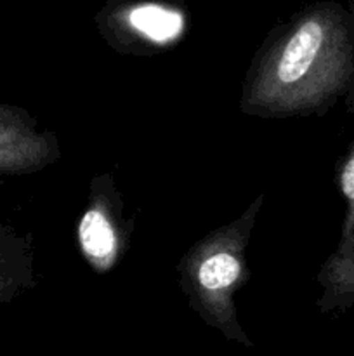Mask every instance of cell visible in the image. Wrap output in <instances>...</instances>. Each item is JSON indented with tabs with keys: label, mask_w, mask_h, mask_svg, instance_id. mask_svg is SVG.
<instances>
[{
	"label": "cell",
	"mask_w": 354,
	"mask_h": 356,
	"mask_svg": "<svg viewBox=\"0 0 354 356\" xmlns=\"http://www.w3.org/2000/svg\"><path fill=\"white\" fill-rule=\"evenodd\" d=\"M354 80V30L337 6L298 17L253 66L242 110L262 118L321 115Z\"/></svg>",
	"instance_id": "cell-1"
},
{
	"label": "cell",
	"mask_w": 354,
	"mask_h": 356,
	"mask_svg": "<svg viewBox=\"0 0 354 356\" xmlns=\"http://www.w3.org/2000/svg\"><path fill=\"white\" fill-rule=\"evenodd\" d=\"M260 207L262 195L236 221L194 243L179 264L180 287L191 308L208 325L243 346H252V343L239 327L233 298L248 280L246 243Z\"/></svg>",
	"instance_id": "cell-2"
},
{
	"label": "cell",
	"mask_w": 354,
	"mask_h": 356,
	"mask_svg": "<svg viewBox=\"0 0 354 356\" xmlns=\"http://www.w3.org/2000/svg\"><path fill=\"white\" fill-rule=\"evenodd\" d=\"M339 183L346 214L335 252L330 254L318 275L323 287L318 301L321 313L347 312L354 306V143L340 167Z\"/></svg>",
	"instance_id": "cell-3"
},
{
	"label": "cell",
	"mask_w": 354,
	"mask_h": 356,
	"mask_svg": "<svg viewBox=\"0 0 354 356\" xmlns=\"http://www.w3.org/2000/svg\"><path fill=\"white\" fill-rule=\"evenodd\" d=\"M121 209L108 176L92 183L90 200L78 222V242L90 266L99 273L111 270L125 245Z\"/></svg>",
	"instance_id": "cell-4"
},
{
	"label": "cell",
	"mask_w": 354,
	"mask_h": 356,
	"mask_svg": "<svg viewBox=\"0 0 354 356\" xmlns=\"http://www.w3.org/2000/svg\"><path fill=\"white\" fill-rule=\"evenodd\" d=\"M58 141L24 110L0 104V176L33 174L58 160Z\"/></svg>",
	"instance_id": "cell-5"
},
{
	"label": "cell",
	"mask_w": 354,
	"mask_h": 356,
	"mask_svg": "<svg viewBox=\"0 0 354 356\" xmlns=\"http://www.w3.org/2000/svg\"><path fill=\"white\" fill-rule=\"evenodd\" d=\"M31 284L28 245L0 225V302H9Z\"/></svg>",
	"instance_id": "cell-6"
},
{
	"label": "cell",
	"mask_w": 354,
	"mask_h": 356,
	"mask_svg": "<svg viewBox=\"0 0 354 356\" xmlns=\"http://www.w3.org/2000/svg\"><path fill=\"white\" fill-rule=\"evenodd\" d=\"M130 24L151 40L169 42L183 30V17L160 6H141L130 13Z\"/></svg>",
	"instance_id": "cell-7"
},
{
	"label": "cell",
	"mask_w": 354,
	"mask_h": 356,
	"mask_svg": "<svg viewBox=\"0 0 354 356\" xmlns=\"http://www.w3.org/2000/svg\"><path fill=\"white\" fill-rule=\"evenodd\" d=\"M346 106H347V111H349V113H353L354 111V80H353V86H351L349 92H347V96H346Z\"/></svg>",
	"instance_id": "cell-8"
}]
</instances>
